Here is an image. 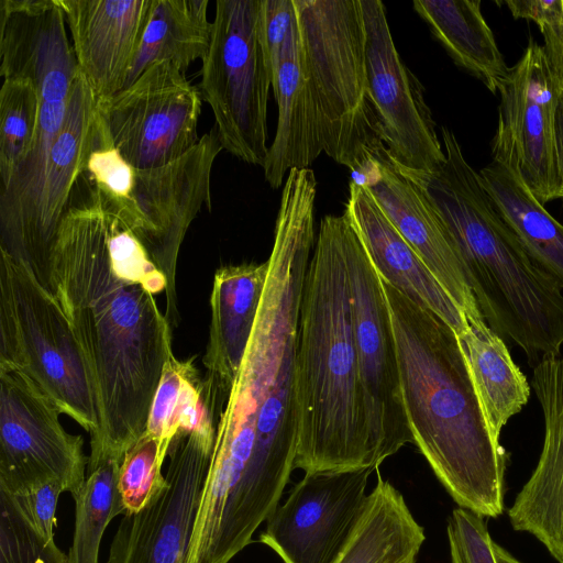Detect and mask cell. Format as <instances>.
<instances>
[{
  "label": "cell",
  "instance_id": "1",
  "mask_svg": "<svg viewBox=\"0 0 563 563\" xmlns=\"http://www.w3.org/2000/svg\"><path fill=\"white\" fill-rule=\"evenodd\" d=\"M314 209L279 206L268 276L240 371L217 423L197 522L250 540L279 505L298 441L296 356Z\"/></svg>",
  "mask_w": 563,
  "mask_h": 563
},
{
  "label": "cell",
  "instance_id": "2",
  "mask_svg": "<svg viewBox=\"0 0 563 563\" xmlns=\"http://www.w3.org/2000/svg\"><path fill=\"white\" fill-rule=\"evenodd\" d=\"M110 214L82 173L52 251V294L87 364L99 417L88 463L123 461L144 434L172 351V328L146 286L118 271L109 249Z\"/></svg>",
  "mask_w": 563,
  "mask_h": 563
},
{
  "label": "cell",
  "instance_id": "3",
  "mask_svg": "<svg viewBox=\"0 0 563 563\" xmlns=\"http://www.w3.org/2000/svg\"><path fill=\"white\" fill-rule=\"evenodd\" d=\"M380 280L413 444L459 507L497 518L505 510L508 457L489 423L460 338L431 310Z\"/></svg>",
  "mask_w": 563,
  "mask_h": 563
},
{
  "label": "cell",
  "instance_id": "4",
  "mask_svg": "<svg viewBox=\"0 0 563 563\" xmlns=\"http://www.w3.org/2000/svg\"><path fill=\"white\" fill-rule=\"evenodd\" d=\"M444 164L434 172L394 163L449 231L465 267L478 309L503 339L515 342L530 366L560 356L563 292L532 262L505 222L455 134L441 128Z\"/></svg>",
  "mask_w": 563,
  "mask_h": 563
},
{
  "label": "cell",
  "instance_id": "5",
  "mask_svg": "<svg viewBox=\"0 0 563 563\" xmlns=\"http://www.w3.org/2000/svg\"><path fill=\"white\" fill-rule=\"evenodd\" d=\"M325 216L308 265L298 325L295 468L305 473L373 467L365 397L354 342L344 230Z\"/></svg>",
  "mask_w": 563,
  "mask_h": 563
},
{
  "label": "cell",
  "instance_id": "6",
  "mask_svg": "<svg viewBox=\"0 0 563 563\" xmlns=\"http://www.w3.org/2000/svg\"><path fill=\"white\" fill-rule=\"evenodd\" d=\"M323 152L354 174L386 148L371 98L361 0H294Z\"/></svg>",
  "mask_w": 563,
  "mask_h": 563
},
{
  "label": "cell",
  "instance_id": "7",
  "mask_svg": "<svg viewBox=\"0 0 563 563\" xmlns=\"http://www.w3.org/2000/svg\"><path fill=\"white\" fill-rule=\"evenodd\" d=\"M62 14L45 13L13 25L0 42L3 79L31 80L40 99L33 146L0 194V251L27 272L51 153L80 74Z\"/></svg>",
  "mask_w": 563,
  "mask_h": 563
},
{
  "label": "cell",
  "instance_id": "8",
  "mask_svg": "<svg viewBox=\"0 0 563 563\" xmlns=\"http://www.w3.org/2000/svg\"><path fill=\"white\" fill-rule=\"evenodd\" d=\"M0 369L29 376L90 434L99 417L90 374L56 298L0 251Z\"/></svg>",
  "mask_w": 563,
  "mask_h": 563
},
{
  "label": "cell",
  "instance_id": "9",
  "mask_svg": "<svg viewBox=\"0 0 563 563\" xmlns=\"http://www.w3.org/2000/svg\"><path fill=\"white\" fill-rule=\"evenodd\" d=\"M261 0H218L200 91L223 150L264 166L271 70L260 36Z\"/></svg>",
  "mask_w": 563,
  "mask_h": 563
},
{
  "label": "cell",
  "instance_id": "10",
  "mask_svg": "<svg viewBox=\"0 0 563 563\" xmlns=\"http://www.w3.org/2000/svg\"><path fill=\"white\" fill-rule=\"evenodd\" d=\"M221 150L213 126L176 161L154 168L134 167L126 199L112 212L131 230L166 277L165 316L172 330L179 321L176 295L179 250L198 213L211 208V172Z\"/></svg>",
  "mask_w": 563,
  "mask_h": 563
},
{
  "label": "cell",
  "instance_id": "11",
  "mask_svg": "<svg viewBox=\"0 0 563 563\" xmlns=\"http://www.w3.org/2000/svg\"><path fill=\"white\" fill-rule=\"evenodd\" d=\"M344 247L360 378L378 467L406 444H413V438L404 406L395 336L382 280L349 218Z\"/></svg>",
  "mask_w": 563,
  "mask_h": 563
},
{
  "label": "cell",
  "instance_id": "12",
  "mask_svg": "<svg viewBox=\"0 0 563 563\" xmlns=\"http://www.w3.org/2000/svg\"><path fill=\"white\" fill-rule=\"evenodd\" d=\"M59 407L25 374L0 369V489L16 494L56 481L75 496L89 457L80 435L59 422Z\"/></svg>",
  "mask_w": 563,
  "mask_h": 563
},
{
  "label": "cell",
  "instance_id": "13",
  "mask_svg": "<svg viewBox=\"0 0 563 563\" xmlns=\"http://www.w3.org/2000/svg\"><path fill=\"white\" fill-rule=\"evenodd\" d=\"M97 107L114 147L140 169L172 163L200 140L201 96L169 62L152 65Z\"/></svg>",
  "mask_w": 563,
  "mask_h": 563
},
{
  "label": "cell",
  "instance_id": "14",
  "mask_svg": "<svg viewBox=\"0 0 563 563\" xmlns=\"http://www.w3.org/2000/svg\"><path fill=\"white\" fill-rule=\"evenodd\" d=\"M493 162L518 176L542 203L560 198L555 110L560 89L542 45L529 40L500 86Z\"/></svg>",
  "mask_w": 563,
  "mask_h": 563
},
{
  "label": "cell",
  "instance_id": "15",
  "mask_svg": "<svg viewBox=\"0 0 563 563\" xmlns=\"http://www.w3.org/2000/svg\"><path fill=\"white\" fill-rule=\"evenodd\" d=\"M216 434L179 429L167 457L166 485L136 514L122 516L107 563H189V545Z\"/></svg>",
  "mask_w": 563,
  "mask_h": 563
},
{
  "label": "cell",
  "instance_id": "16",
  "mask_svg": "<svg viewBox=\"0 0 563 563\" xmlns=\"http://www.w3.org/2000/svg\"><path fill=\"white\" fill-rule=\"evenodd\" d=\"M373 467L305 473L258 541L283 563H335L363 512Z\"/></svg>",
  "mask_w": 563,
  "mask_h": 563
},
{
  "label": "cell",
  "instance_id": "17",
  "mask_svg": "<svg viewBox=\"0 0 563 563\" xmlns=\"http://www.w3.org/2000/svg\"><path fill=\"white\" fill-rule=\"evenodd\" d=\"M366 69L382 140L396 164L434 172L445 162L423 86L397 52L379 0H361Z\"/></svg>",
  "mask_w": 563,
  "mask_h": 563
},
{
  "label": "cell",
  "instance_id": "18",
  "mask_svg": "<svg viewBox=\"0 0 563 563\" xmlns=\"http://www.w3.org/2000/svg\"><path fill=\"white\" fill-rule=\"evenodd\" d=\"M355 174L353 180L369 192L386 218L463 310L466 319L483 317L453 239L417 188L396 169L387 148Z\"/></svg>",
  "mask_w": 563,
  "mask_h": 563
},
{
  "label": "cell",
  "instance_id": "19",
  "mask_svg": "<svg viewBox=\"0 0 563 563\" xmlns=\"http://www.w3.org/2000/svg\"><path fill=\"white\" fill-rule=\"evenodd\" d=\"M532 368L531 388L542 409L544 438L537 466L508 517L514 530L530 533L563 563V356L542 358Z\"/></svg>",
  "mask_w": 563,
  "mask_h": 563
},
{
  "label": "cell",
  "instance_id": "20",
  "mask_svg": "<svg viewBox=\"0 0 563 563\" xmlns=\"http://www.w3.org/2000/svg\"><path fill=\"white\" fill-rule=\"evenodd\" d=\"M73 49L97 101L122 90L153 0H58Z\"/></svg>",
  "mask_w": 563,
  "mask_h": 563
},
{
  "label": "cell",
  "instance_id": "21",
  "mask_svg": "<svg viewBox=\"0 0 563 563\" xmlns=\"http://www.w3.org/2000/svg\"><path fill=\"white\" fill-rule=\"evenodd\" d=\"M344 213L382 278L435 313L459 336L467 330L463 310L386 218L369 192L354 180L349 185Z\"/></svg>",
  "mask_w": 563,
  "mask_h": 563
},
{
  "label": "cell",
  "instance_id": "22",
  "mask_svg": "<svg viewBox=\"0 0 563 563\" xmlns=\"http://www.w3.org/2000/svg\"><path fill=\"white\" fill-rule=\"evenodd\" d=\"M267 276V261L227 265L216 272L202 358L205 397L227 401L253 333Z\"/></svg>",
  "mask_w": 563,
  "mask_h": 563
},
{
  "label": "cell",
  "instance_id": "23",
  "mask_svg": "<svg viewBox=\"0 0 563 563\" xmlns=\"http://www.w3.org/2000/svg\"><path fill=\"white\" fill-rule=\"evenodd\" d=\"M97 99L80 73L53 146L37 212L30 274L52 294V251L71 190L84 173L97 119Z\"/></svg>",
  "mask_w": 563,
  "mask_h": 563
},
{
  "label": "cell",
  "instance_id": "24",
  "mask_svg": "<svg viewBox=\"0 0 563 563\" xmlns=\"http://www.w3.org/2000/svg\"><path fill=\"white\" fill-rule=\"evenodd\" d=\"M272 88L278 120L263 168L271 187L278 188L291 169L308 168L323 152L318 113L301 66L298 26Z\"/></svg>",
  "mask_w": 563,
  "mask_h": 563
},
{
  "label": "cell",
  "instance_id": "25",
  "mask_svg": "<svg viewBox=\"0 0 563 563\" xmlns=\"http://www.w3.org/2000/svg\"><path fill=\"white\" fill-rule=\"evenodd\" d=\"M426 540L402 494L379 474L335 563H417Z\"/></svg>",
  "mask_w": 563,
  "mask_h": 563
},
{
  "label": "cell",
  "instance_id": "26",
  "mask_svg": "<svg viewBox=\"0 0 563 563\" xmlns=\"http://www.w3.org/2000/svg\"><path fill=\"white\" fill-rule=\"evenodd\" d=\"M412 4L454 63L496 95L509 67L482 13V1L415 0Z\"/></svg>",
  "mask_w": 563,
  "mask_h": 563
},
{
  "label": "cell",
  "instance_id": "27",
  "mask_svg": "<svg viewBox=\"0 0 563 563\" xmlns=\"http://www.w3.org/2000/svg\"><path fill=\"white\" fill-rule=\"evenodd\" d=\"M478 174L495 207L526 253L563 289V224L504 165L492 162Z\"/></svg>",
  "mask_w": 563,
  "mask_h": 563
},
{
  "label": "cell",
  "instance_id": "28",
  "mask_svg": "<svg viewBox=\"0 0 563 563\" xmlns=\"http://www.w3.org/2000/svg\"><path fill=\"white\" fill-rule=\"evenodd\" d=\"M460 335L479 398L495 434L528 402L531 386L514 362L504 339L483 317L467 319Z\"/></svg>",
  "mask_w": 563,
  "mask_h": 563
},
{
  "label": "cell",
  "instance_id": "29",
  "mask_svg": "<svg viewBox=\"0 0 563 563\" xmlns=\"http://www.w3.org/2000/svg\"><path fill=\"white\" fill-rule=\"evenodd\" d=\"M208 0H153L151 15L124 88L148 67L169 62L183 73L202 59L210 45L212 22Z\"/></svg>",
  "mask_w": 563,
  "mask_h": 563
},
{
  "label": "cell",
  "instance_id": "30",
  "mask_svg": "<svg viewBox=\"0 0 563 563\" xmlns=\"http://www.w3.org/2000/svg\"><path fill=\"white\" fill-rule=\"evenodd\" d=\"M121 463L119 459L104 457L88 464L86 481L73 496L75 528L67 563L99 562L103 532L112 519L124 514L118 489Z\"/></svg>",
  "mask_w": 563,
  "mask_h": 563
},
{
  "label": "cell",
  "instance_id": "31",
  "mask_svg": "<svg viewBox=\"0 0 563 563\" xmlns=\"http://www.w3.org/2000/svg\"><path fill=\"white\" fill-rule=\"evenodd\" d=\"M192 362L174 355L167 361L151 406L145 432L158 441L166 457L179 428H195L207 412L202 378Z\"/></svg>",
  "mask_w": 563,
  "mask_h": 563
},
{
  "label": "cell",
  "instance_id": "32",
  "mask_svg": "<svg viewBox=\"0 0 563 563\" xmlns=\"http://www.w3.org/2000/svg\"><path fill=\"white\" fill-rule=\"evenodd\" d=\"M38 93L29 79H3L0 89L1 189L29 155L37 130Z\"/></svg>",
  "mask_w": 563,
  "mask_h": 563
},
{
  "label": "cell",
  "instance_id": "33",
  "mask_svg": "<svg viewBox=\"0 0 563 563\" xmlns=\"http://www.w3.org/2000/svg\"><path fill=\"white\" fill-rule=\"evenodd\" d=\"M55 539L45 538L15 497L0 489V563H67Z\"/></svg>",
  "mask_w": 563,
  "mask_h": 563
},
{
  "label": "cell",
  "instance_id": "34",
  "mask_svg": "<svg viewBox=\"0 0 563 563\" xmlns=\"http://www.w3.org/2000/svg\"><path fill=\"white\" fill-rule=\"evenodd\" d=\"M165 459L158 441L146 432L125 452L118 478L123 515L141 511L165 487Z\"/></svg>",
  "mask_w": 563,
  "mask_h": 563
},
{
  "label": "cell",
  "instance_id": "35",
  "mask_svg": "<svg viewBox=\"0 0 563 563\" xmlns=\"http://www.w3.org/2000/svg\"><path fill=\"white\" fill-rule=\"evenodd\" d=\"M450 563H497L494 540L483 517L456 508L446 522Z\"/></svg>",
  "mask_w": 563,
  "mask_h": 563
},
{
  "label": "cell",
  "instance_id": "36",
  "mask_svg": "<svg viewBox=\"0 0 563 563\" xmlns=\"http://www.w3.org/2000/svg\"><path fill=\"white\" fill-rule=\"evenodd\" d=\"M297 26L294 0H261L260 36L271 70L272 85Z\"/></svg>",
  "mask_w": 563,
  "mask_h": 563
},
{
  "label": "cell",
  "instance_id": "37",
  "mask_svg": "<svg viewBox=\"0 0 563 563\" xmlns=\"http://www.w3.org/2000/svg\"><path fill=\"white\" fill-rule=\"evenodd\" d=\"M64 486L56 481L45 482L23 492L11 494L37 530L47 539H55L56 509ZM10 494V493H9Z\"/></svg>",
  "mask_w": 563,
  "mask_h": 563
},
{
  "label": "cell",
  "instance_id": "38",
  "mask_svg": "<svg viewBox=\"0 0 563 563\" xmlns=\"http://www.w3.org/2000/svg\"><path fill=\"white\" fill-rule=\"evenodd\" d=\"M543 37V54L549 70L563 91V7L560 16L550 24L540 27Z\"/></svg>",
  "mask_w": 563,
  "mask_h": 563
},
{
  "label": "cell",
  "instance_id": "39",
  "mask_svg": "<svg viewBox=\"0 0 563 563\" xmlns=\"http://www.w3.org/2000/svg\"><path fill=\"white\" fill-rule=\"evenodd\" d=\"M504 3L515 19L533 21L539 29L555 21L563 7V0H507Z\"/></svg>",
  "mask_w": 563,
  "mask_h": 563
},
{
  "label": "cell",
  "instance_id": "40",
  "mask_svg": "<svg viewBox=\"0 0 563 563\" xmlns=\"http://www.w3.org/2000/svg\"><path fill=\"white\" fill-rule=\"evenodd\" d=\"M555 150L560 177V198H563V91H560L555 110Z\"/></svg>",
  "mask_w": 563,
  "mask_h": 563
},
{
  "label": "cell",
  "instance_id": "41",
  "mask_svg": "<svg viewBox=\"0 0 563 563\" xmlns=\"http://www.w3.org/2000/svg\"><path fill=\"white\" fill-rule=\"evenodd\" d=\"M494 551L497 563H522L516 556H514L509 551L494 542Z\"/></svg>",
  "mask_w": 563,
  "mask_h": 563
}]
</instances>
